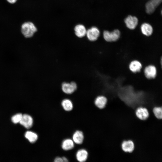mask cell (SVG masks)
Masks as SVG:
<instances>
[{
  "label": "cell",
  "instance_id": "6da1fadb",
  "mask_svg": "<svg viewBox=\"0 0 162 162\" xmlns=\"http://www.w3.org/2000/svg\"><path fill=\"white\" fill-rule=\"evenodd\" d=\"M38 31V29L32 22L28 21L23 23L21 26V31L25 37H32Z\"/></svg>",
  "mask_w": 162,
  "mask_h": 162
},
{
  "label": "cell",
  "instance_id": "7a4b0ae2",
  "mask_svg": "<svg viewBox=\"0 0 162 162\" xmlns=\"http://www.w3.org/2000/svg\"><path fill=\"white\" fill-rule=\"evenodd\" d=\"M145 77L148 80L153 79L156 77L157 69L156 66L153 64H149L142 68Z\"/></svg>",
  "mask_w": 162,
  "mask_h": 162
},
{
  "label": "cell",
  "instance_id": "3957f363",
  "mask_svg": "<svg viewBox=\"0 0 162 162\" xmlns=\"http://www.w3.org/2000/svg\"><path fill=\"white\" fill-rule=\"evenodd\" d=\"M120 33L117 29L110 32L105 31L103 34L104 39L107 42H115L119 39L120 37Z\"/></svg>",
  "mask_w": 162,
  "mask_h": 162
},
{
  "label": "cell",
  "instance_id": "277c9868",
  "mask_svg": "<svg viewBox=\"0 0 162 162\" xmlns=\"http://www.w3.org/2000/svg\"><path fill=\"white\" fill-rule=\"evenodd\" d=\"M128 68L130 71L133 74L140 72L143 68L141 62L137 59H134L130 62Z\"/></svg>",
  "mask_w": 162,
  "mask_h": 162
},
{
  "label": "cell",
  "instance_id": "5b68a950",
  "mask_svg": "<svg viewBox=\"0 0 162 162\" xmlns=\"http://www.w3.org/2000/svg\"><path fill=\"white\" fill-rule=\"evenodd\" d=\"M100 34V32L98 28L92 27L87 30L86 35L89 41H94L98 39Z\"/></svg>",
  "mask_w": 162,
  "mask_h": 162
},
{
  "label": "cell",
  "instance_id": "8992f818",
  "mask_svg": "<svg viewBox=\"0 0 162 162\" xmlns=\"http://www.w3.org/2000/svg\"><path fill=\"white\" fill-rule=\"evenodd\" d=\"M162 2V0H150L146 4V11L147 13L151 14Z\"/></svg>",
  "mask_w": 162,
  "mask_h": 162
},
{
  "label": "cell",
  "instance_id": "52a82bcc",
  "mask_svg": "<svg viewBox=\"0 0 162 162\" xmlns=\"http://www.w3.org/2000/svg\"><path fill=\"white\" fill-rule=\"evenodd\" d=\"M77 88L76 84L74 82H72L70 83L64 82L62 85V91L67 94H72L76 89Z\"/></svg>",
  "mask_w": 162,
  "mask_h": 162
},
{
  "label": "cell",
  "instance_id": "ba28073f",
  "mask_svg": "<svg viewBox=\"0 0 162 162\" xmlns=\"http://www.w3.org/2000/svg\"><path fill=\"white\" fill-rule=\"evenodd\" d=\"M135 114L137 118L140 120H145L149 116V112L148 110L143 106H140L136 110Z\"/></svg>",
  "mask_w": 162,
  "mask_h": 162
},
{
  "label": "cell",
  "instance_id": "9c48e42d",
  "mask_svg": "<svg viewBox=\"0 0 162 162\" xmlns=\"http://www.w3.org/2000/svg\"><path fill=\"white\" fill-rule=\"evenodd\" d=\"M138 21L136 17L130 15L127 17L124 20L127 27L130 29H134L136 28L138 24Z\"/></svg>",
  "mask_w": 162,
  "mask_h": 162
},
{
  "label": "cell",
  "instance_id": "30bf717a",
  "mask_svg": "<svg viewBox=\"0 0 162 162\" xmlns=\"http://www.w3.org/2000/svg\"><path fill=\"white\" fill-rule=\"evenodd\" d=\"M33 123V118L27 114L23 115L20 124L26 128L29 129L32 127Z\"/></svg>",
  "mask_w": 162,
  "mask_h": 162
},
{
  "label": "cell",
  "instance_id": "8fae6325",
  "mask_svg": "<svg viewBox=\"0 0 162 162\" xmlns=\"http://www.w3.org/2000/svg\"><path fill=\"white\" fill-rule=\"evenodd\" d=\"M107 101V98L105 96L100 95L95 98L94 100V104L97 107L102 109L105 107Z\"/></svg>",
  "mask_w": 162,
  "mask_h": 162
},
{
  "label": "cell",
  "instance_id": "7c38bea8",
  "mask_svg": "<svg viewBox=\"0 0 162 162\" xmlns=\"http://www.w3.org/2000/svg\"><path fill=\"white\" fill-rule=\"evenodd\" d=\"M75 35L78 37L82 38L86 35L87 30L85 27L82 24H77L74 28Z\"/></svg>",
  "mask_w": 162,
  "mask_h": 162
},
{
  "label": "cell",
  "instance_id": "4fadbf2b",
  "mask_svg": "<svg viewBox=\"0 0 162 162\" xmlns=\"http://www.w3.org/2000/svg\"><path fill=\"white\" fill-rule=\"evenodd\" d=\"M121 147L124 152H126L131 153L134 149V142L131 140H124L122 143Z\"/></svg>",
  "mask_w": 162,
  "mask_h": 162
},
{
  "label": "cell",
  "instance_id": "5bb4252c",
  "mask_svg": "<svg viewBox=\"0 0 162 162\" xmlns=\"http://www.w3.org/2000/svg\"><path fill=\"white\" fill-rule=\"evenodd\" d=\"M88 153L87 151L84 148L78 150L76 154L77 160L80 162H85L87 160Z\"/></svg>",
  "mask_w": 162,
  "mask_h": 162
},
{
  "label": "cell",
  "instance_id": "9a60e30c",
  "mask_svg": "<svg viewBox=\"0 0 162 162\" xmlns=\"http://www.w3.org/2000/svg\"><path fill=\"white\" fill-rule=\"evenodd\" d=\"M141 30L142 34L146 36L151 35L153 32V28L152 26L147 23H143L141 26Z\"/></svg>",
  "mask_w": 162,
  "mask_h": 162
},
{
  "label": "cell",
  "instance_id": "2e32d148",
  "mask_svg": "<svg viewBox=\"0 0 162 162\" xmlns=\"http://www.w3.org/2000/svg\"><path fill=\"white\" fill-rule=\"evenodd\" d=\"M84 139L83 132L80 130H76L73 135V140L74 142L78 144H82Z\"/></svg>",
  "mask_w": 162,
  "mask_h": 162
},
{
  "label": "cell",
  "instance_id": "e0dca14e",
  "mask_svg": "<svg viewBox=\"0 0 162 162\" xmlns=\"http://www.w3.org/2000/svg\"><path fill=\"white\" fill-rule=\"evenodd\" d=\"M74 147L73 140L67 139L64 140L62 143V147L64 150H69L72 149Z\"/></svg>",
  "mask_w": 162,
  "mask_h": 162
},
{
  "label": "cell",
  "instance_id": "ac0fdd59",
  "mask_svg": "<svg viewBox=\"0 0 162 162\" xmlns=\"http://www.w3.org/2000/svg\"><path fill=\"white\" fill-rule=\"evenodd\" d=\"M25 136L29 142L32 143L35 142L38 138V135L36 133L30 131H26L25 134Z\"/></svg>",
  "mask_w": 162,
  "mask_h": 162
},
{
  "label": "cell",
  "instance_id": "d6986e66",
  "mask_svg": "<svg viewBox=\"0 0 162 162\" xmlns=\"http://www.w3.org/2000/svg\"><path fill=\"white\" fill-rule=\"evenodd\" d=\"M61 104L64 109L66 111H69L73 109L72 103L69 99H64L62 101Z\"/></svg>",
  "mask_w": 162,
  "mask_h": 162
},
{
  "label": "cell",
  "instance_id": "ffe728a7",
  "mask_svg": "<svg viewBox=\"0 0 162 162\" xmlns=\"http://www.w3.org/2000/svg\"><path fill=\"white\" fill-rule=\"evenodd\" d=\"M153 113L158 119H162V106L154 107L152 110Z\"/></svg>",
  "mask_w": 162,
  "mask_h": 162
},
{
  "label": "cell",
  "instance_id": "44dd1931",
  "mask_svg": "<svg viewBox=\"0 0 162 162\" xmlns=\"http://www.w3.org/2000/svg\"><path fill=\"white\" fill-rule=\"evenodd\" d=\"M22 116L23 115L20 113L16 114L14 115L11 118L12 122L14 124L20 123L22 118Z\"/></svg>",
  "mask_w": 162,
  "mask_h": 162
},
{
  "label": "cell",
  "instance_id": "7402d4cb",
  "mask_svg": "<svg viewBox=\"0 0 162 162\" xmlns=\"http://www.w3.org/2000/svg\"><path fill=\"white\" fill-rule=\"evenodd\" d=\"M54 161L55 162H63V160L62 158H61L59 157H57L55 158Z\"/></svg>",
  "mask_w": 162,
  "mask_h": 162
},
{
  "label": "cell",
  "instance_id": "603a6c76",
  "mask_svg": "<svg viewBox=\"0 0 162 162\" xmlns=\"http://www.w3.org/2000/svg\"><path fill=\"white\" fill-rule=\"evenodd\" d=\"M17 0H7L8 2L10 4L15 3Z\"/></svg>",
  "mask_w": 162,
  "mask_h": 162
},
{
  "label": "cell",
  "instance_id": "cb8c5ba5",
  "mask_svg": "<svg viewBox=\"0 0 162 162\" xmlns=\"http://www.w3.org/2000/svg\"><path fill=\"white\" fill-rule=\"evenodd\" d=\"M63 162H68V159L65 157H63L62 158Z\"/></svg>",
  "mask_w": 162,
  "mask_h": 162
},
{
  "label": "cell",
  "instance_id": "d4e9b609",
  "mask_svg": "<svg viewBox=\"0 0 162 162\" xmlns=\"http://www.w3.org/2000/svg\"><path fill=\"white\" fill-rule=\"evenodd\" d=\"M160 64L161 69H162V55L161 56L160 59Z\"/></svg>",
  "mask_w": 162,
  "mask_h": 162
},
{
  "label": "cell",
  "instance_id": "484cf974",
  "mask_svg": "<svg viewBox=\"0 0 162 162\" xmlns=\"http://www.w3.org/2000/svg\"><path fill=\"white\" fill-rule=\"evenodd\" d=\"M161 14L162 15V10L161 11Z\"/></svg>",
  "mask_w": 162,
  "mask_h": 162
}]
</instances>
